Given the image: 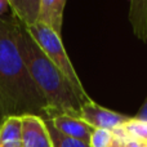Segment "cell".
<instances>
[{
  "instance_id": "6",
  "label": "cell",
  "mask_w": 147,
  "mask_h": 147,
  "mask_svg": "<svg viewBox=\"0 0 147 147\" xmlns=\"http://www.w3.org/2000/svg\"><path fill=\"white\" fill-rule=\"evenodd\" d=\"M49 121L61 134L81 141V142L88 143V145L90 141L92 133L94 132V128L86 124L84 120L79 119V117L69 116V115H59V116L53 117Z\"/></svg>"
},
{
  "instance_id": "17",
  "label": "cell",
  "mask_w": 147,
  "mask_h": 147,
  "mask_svg": "<svg viewBox=\"0 0 147 147\" xmlns=\"http://www.w3.org/2000/svg\"><path fill=\"white\" fill-rule=\"evenodd\" d=\"M111 147H125V145H124L123 142H120V141L115 140V141H114V143L111 145Z\"/></svg>"
},
{
  "instance_id": "13",
  "label": "cell",
  "mask_w": 147,
  "mask_h": 147,
  "mask_svg": "<svg viewBox=\"0 0 147 147\" xmlns=\"http://www.w3.org/2000/svg\"><path fill=\"white\" fill-rule=\"evenodd\" d=\"M114 141V132L106 129H94V132L90 136L89 147H111Z\"/></svg>"
},
{
  "instance_id": "18",
  "label": "cell",
  "mask_w": 147,
  "mask_h": 147,
  "mask_svg": "<svg viewBox=\"0 0 147 147\" xmlns=\"http://www.w3.org/2000/svg\"><path fill=\"white\" fill-rule=\"evenodd\" d=\"M142 147H147V142H142Z\"/></svg>"
},
{
  "instance_id": "12",
  "label": "cell",
  "mask_w": 147,
  "mask_h": 147,
  "mask_svg": "<svg viewBox=\"0 0 147 147\" xmlns=\"http://www.w3.org/2000/svg\"><path fill=\"white\" fill-rule=\"evenodd\" d=\"M125 134L132 140H137L140 142H147V123L132 117L127 124L123 125Z\"/></svg>"
},
{
  "instance_id": "1",
  "label": "cell",
  "mask_w": 147,
  "mask_h": 147,
  "mask_svg": "<svg viewBox=\"0 0 147 147\" xmlns=\"http://www.w3.org/2000/svg\"><path fill=\"white\" fill-rule=\"evenodd\" d=\"M17 26L13 13L0 17V117L35 115L45 119L47 102L20 53Z\"/></svg>"
},
{
  "instance_id": "9",
  "label": "cell",
  "mask_w": 147,
  "mask_h": 147,
  "mask_svg": "<svg viewBox=\"0 0 147 147\" xmlns=\"http://www.w3.org/2000/svg\"><path fill=\"white\" fill-rule=\"evenodd\" d=\"M0 147H22V120L20 116L1 119Z\"/></svg>"
},
{
  "instance_id": "16",
  "label": "cell",
  "mask_w": 147,
  "mask_h": 147,
  "mask_svg": "<svg viewBox=\"0 0 147 147\" xmlns=\"http://www.w3.org/2000/svg\"><path fill=\"white\" fill-rule=\"evenodd\" d=\"M124 145H125V147H142V142H140V141H137V140H132V138H129L127 142H124Z\"/></svg>"
},
{
  "instance_id": "7",
  "label": "cell",
  "mask_w": 147,
  "mask_h": 147,
  "mask_svg": "<svg viewBox=\"0 0 147 147\" xmlns=\"http://www.w3.org/2000/svg\"><path fill=\"white\" fill-rule=\"evenodd\" d=\"M65 7H66V0H40L38 22L45 25L58 36H62Z\"/></svg>"
},
{
  "instance_id": "4",
  "label": "cell",
  "mask_w": 147,
  "mask_h": 147,
  "mask_svg": "<svg viewBox=\"0 0 147 147\" xmlns=\"http://www.w3.org/2000/svg\"><path fill=\"white\" fill-rule=\"evenodd\" d=\"M80 119L93 127L94 129H106L114 132L115 129L127 124L132 117L101 107L96 102L90 101L81 106Z\"/></svg>"
},
{
  "instance_id": "11",
  "label": "cell",
  "mask_w": 147,
  "mask_h": 147,
  "mask_svg": "<svg viewBox=\"0 0 147 147\" xmlns=\"http://www.w3.org/2000/svg\"><path fill=\"white\" fill-rule=\"evenodd\" d=\"M45 124H47V128H48V132H49L51 141H52V146L53 147H89L88 143H84L81 141L74 140V138H70V137L61 134L52 125V123L49 120H45Z\"/></svg>"
},
{
  "instance_id": "3",
  "label": "cell",
  "mask_w": 147,
  "mask_h": 147,
  "mask_svg": "<svg viewBox=\"0 0 147 147\" xmlns=\"http://www.w3.org/2000/svg\"><path fill=\"white\" fill-rule=\"evenodd\" d=\"M26 28H27L28 34L34 38V40L36 41V44L40 47V49L47 54V57L70 80L76 94H78L79 99L83 102V105L90 102L92 99L86 94L85 89H84L83 84H81L78 74H76L75 69H74L69 56H67L61 36H58L54 31H52L49 27H47L45 25H43L40 22Z\"/></svg>"
},
{
  "instance_id": "2",
  "label": "cell",
  "mask_w": 147,
  "mask_h": 147,
  "mask_svg": "<svg viewBox=\"0 0 147 147\" xmlns=\"http://www.w3.org/2000/svg\"><path fill=\"white\" fill-rule=\"evenodd\" d=\"M17 44L31 79L47 102L44 120H52L59 115L80 119L83 102L79 99L72 84L47 57L20 21L17 26Z\"/></svg>"
},
{
  "instance_id": "14",
  "label": "cell",
  "mask_w": 147,
  "mask_h": 147,
  "mask_svg": "<svg viewBox=\"0 0 147 147\" xmlns=\"http://www.w3.org/2000/svg\"><path fill=\"white\" fill-rule=\"evenodd\" d=\"M136 119L138 120H142V121H146L147 123V97L145 99V102H143L142 107L140 109V111H138V114L136 115Z\"/></svg>"
},
{
  "instance_id": "10",
  "label": "cell",
  "mask_w": 147,
  "mask_h": 147,
  "mask_svg": "<svg viewBox=\"0 0 147 147\" xmlns=\"http://www.w3.org/2000/svg\"><path fill=\"white\" fill-rule=\"evenodd\" d=\"M129 18L137 36L147 41V1L130 3Z\"/></svg>"
},
{
  "instance_id": "15",
  "label": "cell",
  "mask_w": 147,
  "mask_h": 147,
  "mask_svg": "<svg viewBox=\"0 0 147 147\" xmlns=\"http://www.w3.org/2000/svg\"><path fill=\"white\" fill-rule=\"evenodd\" d=\"M12 9L9 7V1L8 0H0V17L10 14Z\"/></svg>"
},
{
  "instance_id": "5",
  "label": "cell",
  "mask_w": 147,
  "mask_h": 147,
  "mask_svg": "<svg viewBox=\"0 0 147 147\" xmlns=\"http://www.w3.org/2000/svg\"><path fill=\"white\" fill-rule=\"evenodd\" d=\"M22 120V147H53L45 120L35 115H25Z\"/></svg>"
},
{
  "instance_id": "8",
  "label": "cell",
  "mask_w": 147,
  "mask_h": 147,
  "mask_svg": "<svg viewBox=\"0 0 147 147\" xmlns=\"http://www.w3.org/2000/svg\"><path fill=\"white\" fill-rule=\"evenodd\" d=\"M12 13L25 27L38 23L40 0H8Z\"/></svg>"
}]
</instances>
